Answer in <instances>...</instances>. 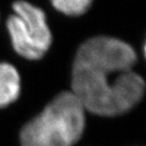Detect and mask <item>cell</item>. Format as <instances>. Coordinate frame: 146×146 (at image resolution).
<instances>
[{"label": "cell", "mask_w": 146, "mask_h": 146, "mask_svg": "<svg viewBox=\"0 0 146 146\" xmlns=\"http://www.w3.org/2000/svg\"><path fill=\"white\" fill-rule=\"evenodd\" d=\"M144 60L129 43L105 35L90 36L76 49L70 71L69 90L87 113L113 118L139 105L146 89L138 72Z\"/></svg>", "instance_id": "6da1fadb"}, {"label": "cell", "mask_w": 146, "mask_h": 146, "mask_svg": "<svg viewBox=\"0 0 146 146\" xmlns=\"http://www.w3.org/2000/svg\"><path fill=\"white\" fill-rule=\"evenodd\" d=\"M84 107L69 89L58 92L19 132L21 146H74L86 128Z\"/></svg>", "instance_id": "7a4b0ae2"}, {"label": "cell", "mask_w": 146, "mask_h": 146, "mask_svg": "<svg viewBox=\"0 0 146 146\" xmlns=\"http://www.w3.org/2000/svg\"><path fill=\"white\" fill-rule=\"evenodd\" d=\"M10 10L2 18L13 53L23 61H41L53 45L47 12L27 0L13 1Z\"/></svg>", "instance_id": "3957f363"}, {"label": "cell", "mask_w": 146, "mask_h": 146, "mask_svg": "<svg viewBox=\"0 0 146 146\" xmlns=\"http://www.w3.org/2000/svg\"><path fill=\"white\" fill-rule=\"evenodd\" d=\"M21 91L23 75L19 68L9 61H0V109L15 103Z\"/></svg>", "instance_id": "277c9868"}, {"label": "cell", "mask_w": 146, "mask_h": 146, "mask_svg": "<svg viewBox=\"0 0 146 146\" xmlns=\"http://www.w3.org/2000/svg\"><path fill=\"white\" fill-rule=\"evenodd\" d=\"M51 8L55 12L76 18L84 15L94 4V0H49Z\"/></svg>", "instance_id": "5b68a950"}, {"label": "cell", "mask_w": 146, "mask_h": 146, "mask_svg": "<svg viewBox=\"0 0 146 146\" xmlns=\"http://www.w3.org/2000/svg\"><path fill=\"white\" fill-rule=\"evenodd\" d=\"M1 21H2V16H1V12H0V23H1Z\"/></svg>", "instance_id": "8992f818"}]
</instances>
